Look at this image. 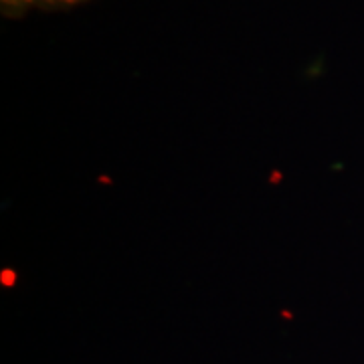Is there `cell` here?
Returning a JSON list of instances; mask_svg holds the SVG:
<instances>
[{
	"label": "cell",
	"instance_id": "6da1fadb",
	"mask_svg": "<svg viewBox=\"0 0 364 364\" xmlns=\"http://www.w3.org/2000/svg\"><path fill=\"white\" fill-rule=\"evenodd\" d=\"M87 0H2L4 11L9 13H25V11H55V9H69L77 6Z\"/></svg>",
	"mask_w": 364,
	"mask_h": 364
}]
</instances>
